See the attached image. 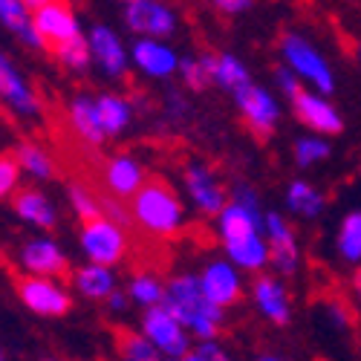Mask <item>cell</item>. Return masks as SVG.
<instances>
[{"mask_svg":"<svg viewBox=\"0 0 361 361\" xmlns=\"http://www.w3.org/2000/svg\"><path fill=\"white\" fill-rule=\"evenodd\" d=\"M217 231L223 240V249L228 255V263L243 272L260 275L269 263V243H266V214L249 212L234 202L226 205V212L217 217Z\"/></svg>","mask_w":361,"mask_h":361,"instance_id":"1","label":"cell"},{"mask_svg":"<svg viewBox=\"0 0 361 361\" xmlns=\"http://www.w3.org/2000/svg\"><path fill=\"white\" fill-rule=\"evenodd\" d=\"M162 307L183 324L194 338L202 341H217V333H220V324H223V310L214 307L212 300L202 295V286H200V278L197 275H173L168 283H165V300Z\"/></svg>","mask_w":361,"mask_h":361,"instance_id":"2","label":"cell"},{"mask_svg":"<svg viewBox=\"0 0 361 361\" xmlns=\"http://www.w3.org/2000/svg\"><path fill=\"white\" fill-rule=\"evenodd\" d=\"M130 220L150 237H176L185 226V205L165 179H147L130 200Z\"/></svg>","mask_w":361,"mask_h":361,"instance_id":"3","label":"cell"},{"mask_svg":"<svg viewBox=\"0 0 361 361\" xmlns=\"http://www.w3.org/2000/svg\"><path fill=\"white\" fill-rule=\"evenodd\" d=\"M281 55H283V64L300 78L307 81L310 87H315L318 96H326L336 90V75L329 70L326 58L298 32H286L281 35Z\"/></svg>","mask_w":361,"mask_h":361,"instance_id":"4","label":"cell"},{"mask_svg":"<svg viewBox=\"0 0 361 361\" xmlns=\"http://www.w3.org/2000/svg\"><path fill=\"white\" fill-rule=\"evenodd\" d=\"M139 333L159 350L162 358H188L191 355V333L165 307L145 310Z\"/></svg>","mask_w":361,"mask_h":361,"instance_id":"5","label":"cell"},{"mask_svg":"<svg viewBox=\"0 0 361 361\" xmlns=\"http://www.w3.org/2000/svg\"><path fill=\"white\" fill-rule=\"evenodd\" d=\"M78 243H81V252L90 263L96 266H116L122 263L125 255H128V234L122 226H116L110 220H96V223H87L78 234Z\"/></svg>","mask_w":361,"mask_h":361,"instance_id":"6","label":"cell"},{"mask_svg":"<svg viewBox=\"0 0 361 361\" xmlns=\"http://www.w3.org/2000/svg\"><path fill=\"white\" fill-rule=\"evenodd\" d=\"M29 9H32V23H35V29H38V35H41L47 49H58L61 44L84 35L73 6H67V4H55V0H32Z\"/></svg>","mask_w":361,"mask_h":361,"instance_id":"7","label":"cell"},{"mask_svg":"<svg viewBox=\"0 0 361 361\" xmlns=\"http://www.w3.org/2000/svg\"><path fill=\"white\" fill-rule=\"evenodd\" d=\"M122 18L133 35L150 38V41L171 38L179 23L176 12L165 4H157V0H128L122 6Z\"/></svg>","mask_w":361,"mask_h":361,"instance_id":"8","label":"cell"},{"mask_svg":"<svg viewBox=\"0 0 361 361\" xmlns=\"http://www.w3.org/2000/svg\"><path fill=\"white\" fill-rule=\"evenodd\" d=\"M18 298L26 310H32L35 315L44 318H61L70 312L73 307V295L49 278H32V275H23L18 278Z\"/></svg>","mask_w":361,"mask_h":361,"instance_id":"9","label":"cell"},{"mask_svg":"<svg viewBox=\"0 0 361 361\" xmlns=\"http://www.w3.org/2000/svg\"><path fill=\"white\" fill-rule=\"evenodd\" d=\"M234 102L240 107V113H243L246 125L260 136H272L275 128H278V118H281V104L278 99L269 93L266 87H257L255 81L249 87H243L240 93H234Z\"/></svg>","mask_w":361,"mask_h":361,"instance_id":"10","label":"cell"},{"mask_svg":"<svg viewBox=\"0 0 361 361\" xmlns=\"http://www.w3.org/2000/svg\"><path fill=\"white\" fill-rule=\"evenodd\" d=\"M202 295L212 300L214 307L228 310L234 307L240 298H243V278H240V269H234L228 260H212L205 263V269L197 275Z\"/></svg>","mask_w":361,"mask_h":361,"instance_id":"11","label":"cell"},{"mask_svg":"<svg viewBox=\"0 0 361 361\" xmlns=\"http://www.w3.org/2000/svg\"><path fill=\"white\" fill-rule=\"evenodd\" d=\"M185 188H188V197L191 202L200 208L202 214L208 217H220L226 212V205H228V197L220 185V179L217 173L202 165V162H191L185 165Z\"/></svg>","mask_w":361,"mask_h":361,"instance_id":"12","label":"cell"},{"mask_svg":"<svg viewBox=\"0 0 361 361\" xmlns=\"http://www.w3.org/2000/svg\"><path fill=\"white\" fill-rule=\"evenodd\" d=\"M102 183L107 188V197L122 202V200H133L142 191V185L147 183V179H145V168H142V162L136 157L116 154V157H110L104 162Z\"/></svg>","mask_w":361,"mask_h":361,"instance_id":"13","label":"cell"},{"mask_svg":"<svg viewBox=\"0 0 361 361\" xmlns=\"http://www.w3.org/2000/svg\"><path fill=\"white\" fill-rule=\"evenodd\" d=\"M20 266L26 275L32 278H64L67 269H70V260L64 255V249L55 243V240H47V237H38V240H29V243L20 249Z\"/></svg>","mask_w":361,"mask_h":361,"instance_id":"14","label":"cell"},{"mask_svg":"<svg viewBox=\"0 0 361 361\" xmlns=\"http://www.w3.org/2000/svg\"><path fill=\"white\" fill-rule=\"evenodd\" d=\"M266 243H269V263H272L281 275H295L298 263H300L298 240H295L292 226L275 212L266 214Z\"/></svg>","mask_w":361,"mask_h":361,"instance_id":"15","label":"cell"},{"mask_svg":"<svg viewBox=\"0 0 361 361\" xmlns=\"http://www.w3.org/2000/svg\"><path fill=\"white\" fill-rule=\"evenodd\" d=\"M292 102V110H295V116H298V122L300 125H307L310 130H315V133H341L344 130V118L338 116V110L329 104L324 96H318V93H312V90H300V93L295 96V99H289Z\"/></svg>","mask_w":361,"mask_h":361,"instance_id":"16","label":"cell"},{"mask_svg":"<svg viewBox=\"0 0 361 361\" xmlns=\"http://www.w3.org/2000/svg\"><path fill=\"white\" fill-rule=\"evenodd\" d=\"M0 99L6 102V107L18 116H38L41 113V99L35 96V90L26 84L15 61L0 52Z\"/></svg>","mask_w":361,"mask_h":361,"instance_id":"17","label":"cell"},{"mask_svg":"<svg viewBox=\"0 0 361 361\" xmlns=\"http://www.w3.org/2000/svg\"><path fill=\"white\" fill-rule=\"evenodd\" d=\"M87 41H90V52H93V61L102 67V73H107L110 78H122L128 73L125 44H122V38H118L110 26L96 23L87 32Z\"/></svg>","mask_w":361,"mask_h":361,"instance_id":"18","label":"cell"},{"mask_svg":"<svg viewBox=\"0 0 361 361\" xmlns=\"http://www.w3.org/2000/svg\"><path fill=\"white\" fill-rule=\"evenodd\" d=\"M252 298L255 307L266 321H272L278 326H286L292 321V304H289V292L286 286L272 278V275H257L252 281Z\"/></svg>","mask_w":361,"mask_h":361,"instance_id":"19","label":"cell"},{"mask_svg":"<svg viewBox=\"0 0 361 361\" xmlns=\"http://www.w3.org/2000/svg\"><path fill=\"white\" fill-rule=\"evenodd\" d=\"M130 58H133V64L150 78H168L171 73H179V55L162 41L139 38L130 49Z\"/></svg>","mask_w":361,"mask_h":361,"instance_id":"20","label":"cell"},{"mask_svg":"<svg viewBox=\"0 0 361 361\" xmlns=\"http://www.w3.org/2000/svg\"><path fill=\"white\" fill-rule=\"evenodd\" d=\"M200 64L205 67L208 81L220 84L223 90H228L231 96H234V93H240L243 87H249V84H252V75H249L246 64L240 61V58L228 55V52H220V55L205 52V55H200Z\"/></svg>","mask_w":361,"mask_h":361,"instance_id":"21","label":"cell"},{"mask_svg":"<svg viewBox=\"0 0 361 361\" xmlns=\"http://www.w3.org/2000/svg\"><path fill=\"white\" fill-rule=\"evenodd\" d=\"M67 116H70L73 133L81 142H87L90 147H99L107 139L104 130H102V122H99V107H96V99L93 96H87V93L75 96L70 102V107H67Z\"/></svg>","mask_w":361,"mask_h":361,"instance_id":"22","label":"cell"},{"mask_svg":"<svg viewBox=\"0 0 361 361\" xmlns=\"http://www.w3.org/2000/svg\"><path fill=\"white\" fill-rule=\"evenodd\" d=\"M0 23H4L9 32H15V38L23 47L47 49L35 23H32V9H29V4H23V0H0Z\"/></svg>","mask_w":361,"mask_h":361,"instance_id":"23","label":"cell"},{"mask_svg":"<svg viewBox=\"0 0 361 361\" xmlns=\"http://www.w3.org/2000/svg\"><path fill=\"white\" fill-rule=\"evenodd\" d=\"M12 205H15V214L29 226H35V228L55 226V208L47 200V194H41L38 188H20L12 197Z\"/></svg>","mask_w":361,"mask_h":361,"instance_id":"24","label":"cell"},{"mask_svg":"<svg viewBox=\"0 0 361 361\" xmlns=\"http://www.w3.org/2000/svg\"><path fill=\"white\" fill-rule=\"evenodd\" d=\"M73 283H75L78 295L87 298V300H107V298L116 292L113 269H107V266H96V263L81 266L78 272L73 275Z\"/></svg>","mask_w":361,"mask_h":361,"instance_id":"25","label":"cell"},{"mask_svg":"<svg viewBox=\"0 0 361 361\" xmlns=\"http://www.w3.org/2000/svg\"><path fill=\"white\" fill-rule=\"evenodd\" d=\"M96 107H99V122H102L104 136H118L133 118L130 102L122 96H113V93L96 96Z\"/></svg>","mask_w":361,"mask_h":361,"instance_id":"26","label":"cell"},{"mask_svg":"<svg viewBox=\"0 0 361 361\" xmlns=\"http://www.w3.org/2000/svg\"><path fill=\"white\" fill-rule=\"evenodd\" d=\"M12 157L23 173L32 179H52L55 176V162L49 157V150H44L38 142H18Z\"/></svg>","mask_w":361,"mask_h":361,"instance_id":"27","label":"cell"},{"mask_svg":"<svg viewBox=\"0 0 361 361\" xmlns=\"http://www.w3.org/2000/svg\"><path fill=\"white\" fill-rule=\"evenodd\" d=\"M113 344H116V358L118 361H162L159 350L150 344L142 333H136V329H125L118 326L113 333Z\"/></svg>","mask_w":361,"mask_h":361,"instance_id":"28","label":"cell"},{"mask_svg":"<svg viewBox=\"0 0 361 361\" xmlns=\"http://www.w3.org/2000/svg\"><path fill=\"white\" fill-rule=\"evenodd\" d=\"M286 205H289V212L300 214V217H318L324 212V194L304 183V179H295V183L286 188Z\"/></svg>","mask_w":361,"mask_h":361,"instance_id":"29","label":"cell"},{"mask_svg":"<svg viewBox=\"0 0 361 361\" xmlns=\"http://www.w3.org/2000/svg\"><path fill=\"white\" fill-rule=\"evenodd\" d=\"M128 298L136 300V304L145 307V310L162 307V300H165V283L154 272L142 269V272H136L130 278V283H128Z\"/></svg>","mask_w":361,"mask_h":361,"instance_id":"30","label":"cell"},{"mask_svg":"<svg viewBox=\"0 0 361 361\" xmlns=\"http://www.w3.org/2000/svg\"><path fill=\"white\" fill-rule=\"evenodd\" d=\"M67 197H70V202H73V212L78 214V220H81L84 226H87V223H96V220L104 217V212H102V197L93 194L87 185H81V183H70Z\"/></svg>","mask_w":361,"mask_h":361,"instance_id":"31","label":"cell"},{"mask_svg":"<svg viewBox=\"0 0 361 361\" xmlns=\"http://www.w3.org/2000/svg\"><path fill=\"white\" fill-rule=\"evenodd\" d=\"M338 255L347 263H361V212H353L341 220L338 228Z\"/></svg>","mask_w":361,"mask_h":361,"instance_id":"32","label":"cell"},{"mask_svg":"<svg viewBox=\"0 0 361 361\" xmlns=\"http://www.w3.org/2000/svg\"><path fill=\"white\" fill-rule=\"evenodd\" d=\"M52 55H55L67 70H75V73H84L90 64H93V52H90L87 35H78V38L61 44L58 49H52Z\"/></svg>","mask_w":361,"mask_h":361,"instance_id":"33","label":"cell"},{"mask_svg":"<svg viewBox=\"0 0 361 361\" xmlns=\"http://www.w3.org/2000/svg\"><path fill=\"white\" fill-rule=\"evenodd\" d=\"M329 157V142L321 136H300L295 142V162L300 168H310L315 162H324Z\"/></svg>","mask_w":361,"mask_h":361,"instance_id":"34","label":"cell"},{"mask_svg":"<svg viewBox=\"0 0 361 361\" xmlns=\"http://www.w3.org/2000/svg\"><path fill=\"white\" fill-rule=\"evenodd\" d=\"M179 78H183L185 87H191L194 93H202V90L212 84L205 67L200 64V58H179Z\"/></svg>","mask_w":361,"mask_h":361,"instance_id":"35","label":"cell"},{"mask_svg":"<svg viewBox=\"0 0 361 361\" xmlns=\"http://www.w3.org/2000/svg\"><path fill=\"white\" fill-rule=\"evenodd\" d=\"M18 183H20V168L12 154H4L0 157V197H15L20 191Z\"/></svg>","mask_w":361,"mask_h":361,"instance_id":"36","label":"cell"},{"mask_svg":"<svg viewBox=\"0 0 361 361\" xmlns=\"http://www.w3.org/2000/svg\"><path fill=\"white\" fill-rule=\"evenodd\" d=\"M185 361H231V358L226 355V350L217 341H202L191 350V355Z\"/></svg>","mask_w":361,"mask_h":361,"instance_id":"37","label":"cell"},{"mask_svg":"<svg viewBox=\"0 0 361 361\" xmlns=\"http://www.w3.org/2000/svg\"><path fill=\"white\" fill-rule=\"evenodd\" d=\"M275 78H278V87L283 90V93H286L289 99H295V96L300 93V90H304V87H300V78H298L286 64H281V67L275 70Z\"/></svg>","mask_w":361,"mask_h":361,"instance_id":"38","label":"cell"},{"mask_svg":"<svg viewBox=\"0 0 361 361\" xmlns=\"http://www.w3.org/2000/svg\"><path fill=\"white\" fill-rule=\"evenodd\" d=\"M165 104H168V116L173 118V122L185 118V113H188V102L183 99V93H179V90H171L168 99H165Z\"/></svg>","mask_w":361,"mask_h":361,"instance_id":"39","label":"cell"},{"mask_svg":"<svg viewBox=\"0 0 361 361\" xmlns=\"http://www.w3.org/2000/svg\"><path fill=\"white\" fill-rule=\"evenodd\" d=\"M214 9L217 12H228V15H240V12L252 9V4H249V0H217Z\"/></svg>","mask_w":361,"mask_h":361,"instance_id":"40","label":"cell"},{"mask_svg":"<svg viewBox=\"0 0 361 361\" xmlns=\"http://www.w3.org/2000/svg\"><path fill=\"white\" fill-rule=\"evenodd\" d=\"M107 307H110L113 312H125V310H128V295H125V292H113V295L107 298Z\"/></svg>","mask_w":361,"mask_h":361,"instance_id":"41","label":"cell"},{"mask_svg":"<svg viewBox=\"0 0 361 361\" xmlns=\"http://www.w3.org/2000/svg\"><path fill=\"white\" fill-rule=\"evenodd\" d=\"M353 289H355V300H358V310H361V269H358L355 278H353Z\"/></svg>","mask_w":361,"mask_h":361,"instance_id":"42","label":"cell"},{"mask_svg":"<svg viewBox=\"0 0 361 361\" xmlns=\"http://www.w3.org/2000/svg\"><path fill=\"white\" fill-rule=\"evenodd\" d=\"M257 361H283V358H278V355H260Z\"/></svg>","mask_w":361,"mask_h":361,"instance_id":"43","label":"cell"},{"mask_svg":"<svg viewBox=\"0 0 361 361\" xmlns=\"http://www.w3.org/2000/svg\"><path fill=\"white\" fill-rule=\"evenodd\" d=\"M162 361H185V358H162Z\"/></svg>","mask_w":361,"mask_h":361,"instance_id":"44","label":"cell"},{"mask_svg":"<svg viewBox=\"0 0 361 361\" xmlns=\"http://www.w3.org/2000/svg\"><path fill=\"white\" fill-rule=\"evenodd\" d=\"M355 55H358V61H361V44H358V49H355Z\"/></svg>","mask_w":361,"mask_h":361,"instance_id":"45","label":"cell"},{"mask_svg":"<svg viewBox=\"0 0 361 361\" xmlns=\"http://www.w3.org/2000/svg\"><path fill=\"white\" fill-rule=\"evenodd\" d=\"M44 361H64V358H44Z\"/></svg>","mask_w":361,"mask_h":361,"instance_id":"46","label":"cell"},{"mask_svg":"<svg viewBox=\"0 0 361 361\" xmlns=\"http://www.w3.org/2000/svg\"><path fill=\"white\" fill-rule=\"evenodd\" d=\"M0 361H6V355H4V350H0Z\"/></svg>","mask_w":361,"mask_h":361,"instance_id":"47","label":"cell"}]
</instances>
